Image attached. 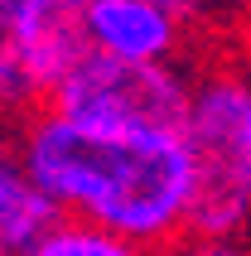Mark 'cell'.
<instances>
[{"mask_svg":"<svg viewBox=\"0 0 251 256\" xmlns=\"http://www.w3.org/2000/svg\"><path fill=\"white\" fill-rule=\"evenodd\" d=\"M58 208L29 174L20 140L0 136V256H29V246L58 222Z\"/></svg>","mask_w":251,"mask_h":256,"instance_id":"obj_6","label":"cell"},{"mask_svg":"<svg viewBox=\"0 0 251 256\" xmlns=\"http://www.w3.org/2000/svg\"><path fill=\"white\" fill-rule=\"evenodd\" d=\"M87 54L116 63H179L188 24L160 0H92L78 14Z\"/></svg>","mask_w":251,"mask_h":256,"instance_id":"obj_5","label":"cell"},{"mask_svg":"<svg viewBox=\"0 0 251 256\" xmlns=\"http://www.w3.org/2000/svg\"><path fill=\"white\" fill-rule=\"evenodd\" d=\"M160 5L174 10L184 24H208V20H218V10H222L227 0H160Z\"/></svg>","mask_w":251,"mask_h":256,"instance_id":"obj_9","label":"cell"},{"mask_svg":"<svg viewBox=\"0 0 251 256\" xmlns=\"http://www.w3.org/2000/svg\"><path fill=\"white\" fill-rule=\"evenodd\" d=\"M194 170V237L246 242L251 232V63L222 58L194 72L179 130Z\"/></svg>","mask_w":251,"mask_h":256,"instance_id":"obj_2","label":"cell"},{"mask_svg":"<svg viewBox=\"0 0 251 256\" xmlns=\"http://www.w3.org/2000/svg\"><path fill=\"white\" fill-rule=\"evenodd\" d=\"M44 5H48V0H0V39H5V34H14L24 20H34Z\"/></svg>","mask_w":251,"mask_h":256,"instance_id":"obj_10","label":"cell"},{"mask_svg":"<svg viewBox=\"0 0 251 256\" xmlns=\"http://www.w3.org/2000/svg\"><path fill=\"white\" fill-rule=\"evenodd\" d=\"M29 256H145L140 246H130L126 237L82 222V218H58L39 242L29 246Z\"/></svg>","mask_w":251,"mask_h":256,"instance_id":"obj_7","label":"cell"},{"mask_svg":"<svg viewBox=\"0 0 251 256\" xmlns=\"http://www.w3.org/2000/svg\"><path fill=\"white\" fill-rule=\"evenodd\" d=\"M246 20H251V0H246Z\"/></svg>","mask_w":251,"mask_h":256,"instance_id":"obj_12","label":"cell"},{"mask_svg":"<svg viewBox=\"0 0 251 256\" xmlns=\"http://www.w3.org/2000/svg\"><path fill=\"white\" fill-rule=\"evenodd\" d=\"M48 5H54V10H68V14H82L92 0H48Z\"/></svg>","mask_w":251,"mask_h":256,"instance_id":"obj_11","label":"cell"},{"mask_svg":"<svg viewBox=\"0 0 251 256\" xmlns=\"http://www.w3.org/2000/svg\"><path fill=\"white\" fill-rule=\"evenodd\" d=\"M194 72L179 63H116V58L87 54L48 112L106 130H164L179 136L188 116Z\"/></svg>","mask_w":251,"mask_h":256,"instance_id":"obj_3","label":"cell"},{"mask_svg":"<svg viewBox=\"0 0 251 256\" xmlns=\"http://www.w3.org/2000/svg\"><path fill=\"white\" fill-rule=\"evenodd\" d=\"M87 58L78 14L44 5L34 20L0 39V121L29 126L54 106L72 68Z\"/></svg>","mask_w":251,"mask_h":256,"instance_id":"obj_4","label":"cell"},{"mask_svg":"<svg viewBox=\"0 0 251 256\" xmlns=\"http://www.w3.org/2000/svg\"><path fill=\"white\" fill-rule=\"evenodd\" d=\"M20 150L63 218L97 222L145 256H169L194 237V170L179 136L44 112L20 126Z\"/></svg>","mask_w":251,"mask_h":256,"instance_id":"obj_1","label":"cell"},{"mask_svg":"<svg viewBox=\"0 0 251 256\" xmlns=\"http://www.w3.org/2000/svg\"><path fill=\"white\" fill-rule=\"evenodd\" d=\"M169 256H251V242H218V237H188Z\"/></svg>","mask_w":251,"mask_h":256,"instance_id":"obj_8","label":"cell"}]
</instances>
